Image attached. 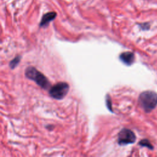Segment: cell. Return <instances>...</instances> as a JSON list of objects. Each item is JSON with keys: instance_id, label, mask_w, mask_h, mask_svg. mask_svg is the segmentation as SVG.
Listing matches in <instances>:
<instances>
[{"instance_id": "1", "label": "cell", "mask_w": 157, "mask_h": 157, "mask_svg": "<svg viewBox=\"0 0 157 157\" xmlns=\"http://www.w3.org/2000/svg\"><path fill=\"white\" fill-rule=\"evenodd\" d=\"M138 102L145 112H150L157 105V94L150 90L143 91L139 96Z\"/></svg>"}, {"instance_id": "2", "label": "cell", "mask_w": 157, "mask_h": 157, "mask_svg": "<svg viewBox=\"0 0 157 157\" xmlns=\"http://www.w3.org/2000/svg\"><path fill=\"white\" fill-rule=\"evenodd\" d=\"M25 75L29 79L34 81L44 89H47L50 86V82L47 77L34 67L29 66L27 67L25 71Z\"/></svg>"}, {"instance_id": "3", "label": "cell", "mask_w": 157, "mask_h": 157, "mask_svg": "<svg viewBox=\"0 0 157 157\" xmlns=\"http://www.w3.org/2000/svg\"><path fill=\"white\" fill-rule=\"evenodd\" d=\"M69 89V85L66 82H59L50 88L49 94L56 99H61L67 94Z\"/></svg>"}, {"instance_id": "4", "label": "cell", "mask_w": 157, "mask_h": 157, "mask_svg": "<svg viewBox=\"0 0 157 157\" xmlns=\"http://www.w3.org/2000/svg\"><path fill=\"white\" fill-rule=\"evenodd\" d=\"M136 137L134 133L130 129L123 128L118 135V143L120 145H125L133 144L136 141Z\"/></svg>"}, {"instance_id": "5", "label": "cell", "mask_w": 157, "mask_h": 157, "mask_svg": "<svg viewBox=\"0 0 157 157\" xmlns=\"http://www.w3.org/2000/svg\"><path fill=\"white\" fill-rule=\"evenodd\" d=\"M120 60L125 64L130 66L131 65L135 59L134 54L131 52H125L120 55Z\"/></svg>"}, {"instance_id": "6", "label": "cell", "mask_w": 157, "mask_h": 157, "mask_svg": "<svg viewBox=\"0 0 157 157\" xmlns=\"http://www.w3.org/2000/svg\"><path fill=\"white\" fill-rule=\"evenodd\" d=\"M56 16V13L55 12H50L45 13L41 19L39 26L40 27L47 26L50 21L53 20Z\"/></svg>"}, {"instance_id": "7", "label": "cell", "mask_w": 157, "mask_h": 157, "mask_svg": "<svg viewBox=\"0 0 157 157\" xmlns=\"http://www.w3.org/2000/svg\"><path fill=\"white\" fill-rule=\"evenodd\" d=\"M20 58L21 56H17L15 58H14L10 63H9V66L10 67V68L12 69H14L19 63V62L20 61Z\"/></svg>"}, {"instance_id": "8", "label": "cell", "mask_w": 157, "mask_h": 157, "mask_svg": "<svg viewBox=\"0 0 157 157\" xmlns=\"http://www.w3.org/2000/svg\"><path fill=\"white\" fill-rule=\"evenodd\" d=\"M139 144L140 145L142 146V147H147V148H150V149H151V150H153V145L150 144V142H149V140H147V139H142V140H141L139 142Z\"/></svg>"}]
</instances>
